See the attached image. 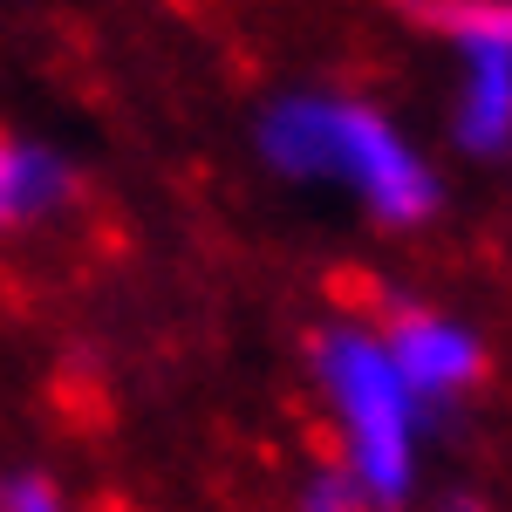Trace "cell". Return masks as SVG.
Here are the masks:
<instances>
[{
  "mask_svg": "<svg viewBox=\"0 0 512 512\" xmlns=\"http://www.w3.org/2000/svg\"><path fill=\"white\" fill-rule=\"evenodd\" d=\"M260 158L294 185H335L362 198L369 219L383 226H424L444 198L431 158L403 137V123L355 96H315V89L274 96L260 110Z\"/></svg>",
  "mask_w": 512,
  "mask_h": 512,
  "instance_id": "6da1fadb",
  "label": "cell"
},
{
  "mask_svg": "<svg viewBox=\"0 0 512 512\" xmlns=\"http://www.w3.org/2000/svg\"><path fill=\"white\" fill-rule=\"evenodd\" d=\"M0 512H69V492L48 472H7L0 478Z\"/></svg>",
  "mask_w": 512,
  "mask_h": 512,
  "instance_id": "52a82bcc",
  "label": "cell"
},
{
  "mask_svg": "<svg viewBox=\"0 0 512 512\" xmlns=\"http://www.w3.org/2000/svg\"><path fill=\"white\" fill-rule=\"evenodd\" d=\"M376 335H383V349H390L403 390L417 396L424 410L458 403V396H472L478 383H485V342H478L458 315H444V308H410V301H403V308H390V321H383Z\"/></svg>",
  "mask_w": 512,
  "mask_h": 512,
  "instance_id": "277c9868",
  "label": "cell"
},
{
  "mask_svg": "<svg viewBox=\"0 0 512 512\" xmlns=\"http://www.w3.org/2000/svg\"><path fill=\"white\" fill-rule=\"evenodd\" d=\"M294 512H376V506H369L362 485L328 458V465H315V472L294 485Z\"/></svg>",
  "mask_w": 512,
  "mask_h": 512,
  "instance_id": "8992f818",
  "label": "cell"
},
{
  "mask_svg": "<svg viewBox=\"0 0 512 512\" xmlns=\"http://www.w3.org/2000/svg\"><path fill=\"white\" fill-rule=\"evenodd\" d=\"M76 192L69 158H55L48 144L0 137V233L7 226H35L48 212H62V198Z\"/></svg>",
  "mask_w": 512,
  "mask_h": 512,
  "instance_id": "5b68a950",
  "label": "cell"
},
{
  "mask_svg": "<svg viewBox=\"0 0 512 512\" xmlns=\"http://www.w3.org/2000/svg\"><path fill=\"white\" fill-rule=\"evenodd\" d=\"M437 512H485V506H478V499H444Z\"/></svg>",
  "mask_w": 512,
  "mask_h": 512,
  "instance_id": "ba28073f",
  "label": "cell"
},
{
  "mask_svg": "<svg viewBox=\"0 0 512 512\" xmlns=\"http://www.w3.org/2000/svg\"><path fill=\"white\" fill-rule=\"evenodd\" d=\"M315 390L335 424V465L376 512L410 506L424 472V403L403 390L369 321H328L315 335Z\"/></svg>",
  "mask_w": 512,
  "mask_h": 512,
  "instance_id": "7a4b0ae2",
  "label": "cell"
},
{
  "mask_svg": "<svg viewBox=\"0 0 512 512\" xmlns=\"http://www.w3.org/2000/svg\"><path fill=\"white\" fill-rule=\"evenodd\" d=\"M437 35L458 55V110L451 137L472 158L512 151V0H444Z\"/></svg>",
  "mask_w": 512,
  "mask_h": 512,
  "instance_id": "3957f363",
  "label": "cell"
}]
</instances>
